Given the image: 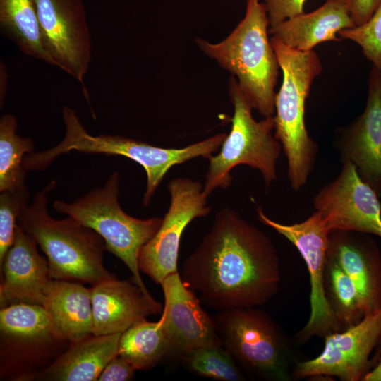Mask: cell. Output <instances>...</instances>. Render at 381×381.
Segmentation results:
<instances>
[{"mask_svg":"<svg viewBox=\"0 0 381 381\" xmlns=\"http://www.w3.org/2000/svg\"><path fill=\"white\" fill-rule=\"evenodd\" d=\"M279 265L270 237L234 209L223 207L180 275L202 304L222 311L267 303L279 290Z\"/></svg>","mask_w":381,"mask_h":381,"instance_id":"cell-1","label":"cell"},{"mask_svg":"<svg viewBox=\"0 0 381 381\" xmlns=\"http://www.w3.org/2000/svg\"><path fill=\"white\" fill-rule=\"evenodd\" d=\"M65 135L56 146L25 155L23 165L28 171H42L60 155L72 150L84 153L121 155L140 164L147 175L143 205L147 207L168 171L199 157L207 159L221 147L227 133L216 134L182 148H164L120 135L90 134L75 111L67 106L62 109Z\"/></svg>","mask_w":381,"mask_h":381,"instance_id":"cell-2","label":"cell"},{"mask_svg":"<svg viewBox=\"0 0 381 381\" xmlns=\"http://www.w3.org/2000/svg\"><path fill=\"white\" fill-rule=\"evenodd\" d=\"M267 14L259 0H247L245 16L224 40H195L200 50L235 77L253 109L264 117L275 112L279 64L269 39Z\"/></svg>","mask_w":381,"mask_h":381,"instance_id":"cell-3","label":"cell"},{"mask_svg":"<svg viewBox=\"0 0 381 381\" xmlns=\"http://www.w3.org/2000/svg\"><path fill=\"white\" fill-rule=\"evenodd\" d=\"M270 43L283 75L282 84L275 97L274 135L286 156L290 186L294 191H298L314 169L318 153V146L306 126L305 103L311 85L322 67L313 49H294L274 35Z\"/></svg>","mask_w":381,"mask_h":381,"instance_id":"cell-4","label":"cell"},{"mask_svg":"<svg viewBox=\"0 0 381 381\" xmlns=\"http://www.w3.org/2000/svg\"><path fill=\"white\" fill-rule=\"evenodd\" d=\"M55 186L53 180L37 191L18 219L47 256L52 279L93 285L115 277L104 266L106 247L98 234L70 216L55 219L49 215L47 195Z\"/></svg>","mask_w":381,"mask_h":381,"instance_id":"cell-5","label":"cell"},{"mask_svg":"<svg viewBox=\"0 0 381 381\" xmlns=\"http://www.w3.org/2000/svg\"><path fill=\"white\" fill-rule=\"evenodd\" d=\"M119 175L113 172L105 184L90 190L73 202L60 200L54 209L94 230L104 240L106 250L128 267L133 282L147 291L140 275L138 256L143 246L157 233L162 218L138 219L125 212L119 203Z\"/></svg>","mask_w":381,"mask_h":381,"instance_id":"cell-6","label":"cell"},{"mask_svg":"<svg viewBox=\"0 0 381 381\" xmlns=\"http://www.w3.org/2000/svg\"><path fill=\"white\" fill-rule=\"evenodd\" d=\"M230 99L234 106L230 133L217 155L210 156L203 192L207 197L217 188L227 189L232 183L231 170L238 165H248L261 174L269 187L277 178V164L282 146L274 137V117L256 121L252 107L232 76L229 80Z\"/></svg>","mask_w":381,"mask_h":381,"instance_id":"cell-7","label":"cell"},{"mask_svg":"<svg viewBox=\"0 0 381 381\" xmlns=\"http://www.w3.org/2000/svg\"><path fill=\"white\" fill-rule=\"evenodd\" d=\"M212 318L222 346L246 372L266 380L292 379L290 341L270 315L258 307L236 308Z\"/></svg>","mask_w":381,"mask_h":381,"instance_id":"cell-8","label":"cell"},{"mask_svg":"<svg viewBox=\"0 0 381 381\" xmlns=\"http://www.w3.org/2000/svg\"><path fill=\"white\" fill-rule=\"evenodd\" d=\"M258 219L289 240L303 258L309 273L310 313L306 325L296 334L295 340L305 344L313 337L325 336L344 329L327 301L325 274L329 233L320 212L315 210L304 221L284 224L268 217L258 207Z\"/></svg>","mask_w":381,"mask_h":381,"instance_id":"cell-9","label":"cell"},{"mask_svg":"<svg viewBox=\"0 0 381 381\" xmlns=\"http://www.w3.org/2000/svg\"><path fill=\"white\" fill-rule=\"evenodd\" d=\"M170 205L155 236L141 248L140 270L156 284L178 272V258L182 234L195 218L211 211L203 185L190 178L177 177L168 184Z\"/></svg>","mask_w":381,"mask_h":381,"instance_id":"cell-10","label":"cell"},{"mask_svg":"<svg viewBox=\"0 0 381 381\" xmlns=\"http://www.w3.org/2000/svg\"><path fill=\"white\" fill-rule=\"evenodd\" d=\"M381 334V308L357 324L324 337L317 357L296 361L292 379L337 377L341 381H363L373 367L370 356Z\"/></svg>","mask_w":381,"mask_h":381,"instance_id":"cell-11","label":"cell"},{"mask_svg":"<svg viewBox=\"0 0 381 381\" xmlns=\"http://www.w3.org/2000/svg\"><path fill=\"white\" fill-rule=\"evenodd\" d=\"M43 46L51 64L83 85L92 55L83 0H35Z\"/></svg>","mask_w":381,"mask_h":381,"instance_id":"cell-12","label":"cell"},{"mask_svg":"<svg viewBox=\"0 0 381 381\" xmlns=\"http://www.w3.org/2000/svg\"><path fill=\"white\" fill-rule=\"evenodd\" d=\"M339 175L315 195L313 207L329 231L343 230L381 238V204L375 191L349 161Z\"/></svg>","mask_w":381,"mask_h":381,"instance_id":"cell-13","label":"cell"},{"mask_svg":"<svg viewBox=\"0 0 381 381\" xmlns=\"http://www.w3.org/2000/svg\"><path fill=\"white\" fill-rule=\"evenodd\" d=\"M160 284L164 306L159 322L168 341L169 356L180 358L198 348L222 346L212 317L202 308L200 299L186 286L179 272Z\"/></svg>","mask_w":381,"mask_h":381,"instance_id":"cell-14","label":"cell"},{"mask_svg":"<svg viewBox=\"0 0 381 381\" xmlns=\"http://www.w3.org/2000/svg\"><path fill=\"white\" fill-rule=\"evenodd\" d=\"M363 112L339 132L336 147L360 177L381 197V72L372 65Z\"/></svg>","mask_w":381,"mask_h":381,"instance_id":"cell-15","label":"cell"},{"mask_svg":"<svg viewBox=\"0 0 381 381\" xmlns=\"http://www.w3.org/2000/svg\"><path fill=\"white\" fill-rule=\"evenodd\" d=\"M327 259L351 279L365 315L381 308V257L368 234L334 230L329 233Z\"/></svg>","mask_w":381,"mask_h":381,"instance_id":"cell-16","label":"cell"},{"mask_svg":"<svg viewBox=\"0 0 381 381\" xmlns=\"http://www.w3.org/2000/svg\"><path fill=\"white\" fill-rule=\"evenodd\" d=\"M93 335L122 334L163 308L134 282L108 279L90 288Z\"/></svg>","mask_w":381,"mask_h":381,"instance_id":"cell-17","label":"cell"},{"mask_svg":"<svg viewBox=\"0 0 381 381\" xmlns=\"http://www.w3.org/2000/svg\"><path fill=\"white\" fill-rule=\"evenodd\" d=\"M36 241L18 224L12 246L1 266V306L28 303L42 305L52 281L47 260L37 248Z\"/></svg>","mask_w":381,"mask_h":381,"instance_id":"cell-18","label":"cell"},{"mask_svg":"<svg viewBox=\"0 0 381 381\" xmlns=\"http://www.w3.org/2000/svg\"><path fill=\"white\" fill-rule=\"evenodd\" d=\"M355 26L347 0H327L313 12L303 13L270 28L269 33L294 49L307 52L326 41H340L339 32Z\"/></svg>","mask_w":381,"mask_h":381,"instance_id":"cell-19","label":"cell"},{"mask_svg":"<svg viewBox=\"0 0 381 381\" xmlns=\"http://www.w3.org/2000/svg\"><path fill=\"white\" fill-rule=\"evenodd\" d=\"M42 306L50 316L54 338L73 343L93 335L90 289L52 279Z\"/></svg>","mask_w":381,"mask_h":381,"instance_id":"cell-20","label":"cell"},{"mask_svg":"<svg viewBox=\"0 0 381 381\" xmlns=\"http://www.w3.org/2000/svg\"><path fill=\"white\" fill-rule=\"evenodd\" d=\"M121 334L95 336L71 343L69 349L44 373L48 380H97L108 363L118 355Z\"/></svg>","mask_w":381,"mask_h":381,"instance_id":"cell-21","label":"cell"},{"mask_svg":"<svg viewBox=\"0 0 381 381\" xmlns=\"http://www.w3.org/2000/svg\"><path fill=\"white\" fill-rule=\"evenodd\" d=\"M0 28L23 53L52 65L43 46L35 0H0Z\"/></svg>","mask_w":381,"mask_h":381,"instance_id":"cell-22","label":"cell"},{"mask_svg":"<svg viewBox=\"0 0 381 381\" xmlns=\"http://www.w3.org/2000/svg\"><path fill=\"white\" fill-rule=\"evenodd\" d=\"M118 355L126 359L135 370H147L169 356L166 335L158 321L143 320L121 334Z\"/></svg>","mask_w":381,"mask_h":381,"instance_id":"cell-23","label":"cell"},{"mask_svg":"<svg viewBox=\"0 0 381 381\" xmlns=\"http://www.w3.org/2000/svg\"><path fill=\"white\" fill-rule=\"evenodd\" d=\"M17 119L11 114L0 119V192L25 186L26 170L23 160L32 152L35 144L30 137L23 138L16 133Z\"/></svg>","mask_w":381,"mask_h":381,"instance_id":"cell-24","label":"cell"},{"mask_svg":"<svg viewBox=\"0 0 381 381\" xmlns=\"http://www.w3.org/2000/svg\"><path fill=\"white\" fill-rule=\"evenodd\" d=\"M0 329L4 334L21 339L54 337L50 316L40 304L18 303L3 307Z\"/></svg>","mask_w":381,"mask_h":381,"instance_id":"cell-25","label":"cell"},{"mask_svg":"<svg viewBox=\"0 0 381 381\" xmlns=\"http://www.w3.org/2000/svg\"><path fill=\"white\" fill-rule=\"evenodd\" d=\"M325 289L330 307L344 329L359 322L365 316L358 292L347 274L327 259Z\"/></svg>","mask_w":381,"mask_h":381,"instance_id":"cell-26","label":"cell"},{"mask_svg":"<svg viewBox=\"0 0 381 381\" xmlns=\"http://www.w3.org/2000/svg\"><path fill=\"white\" fill-rule=\"evenodd\" d=\"M195 375L221 381H242L245 377L233 357L223 346H205L179 358Z\"/></svg>","mask_w":381,"mask_h":381,"instance_id":"cell-27","label":"cell"},{"mask_svg":"<svg viewBox=\"0 0 381 381\" xmlns=\"http://www.w3.org/2000/svg\"><path fill=\"white\" fill-rule=\"evenodd\" d=\"M29 192L26 186L1 192L0 195V265L12 246L18 219L21 210L28 205Z\"/></svg>","mask_w":381,"mask_h":381,"instance_id":"cell-28","label":"cell"},{"mask_svg":"<svg viewBox=\"0 0 381 381\" xmlns=\"http://www.w3.org/2000/svg\"><path fill=\"white\" fill-rule=\"evenodd\" d=\"M338 36L358 44L365 58L381 72V2L365 23L342 30Z\"/></svg>","mask_w":381,"mask_h":381,"instance_id":"cell-29","label":"cell"},{"mask_svg":"<svg viewBox=\"0 0 381 381\" xmlns=\"http://www.w3.org/2000/svg\"><path fill=\"white\" fill-rule=\"evenodd\" d=\"M306 0H264L270 28L303 13Z\"/></svg>","mask_w":381,"mask_h":381,"instance_id":"cell-30","label":"cell"},{"mask_svg":"<svg viewBox=\"0 0 381 381\" xmlns=\"http://www.w3.org/2000/svg\"><path fill=\"white\" fill-rule=\"evenodd\" d=\"M135 368L123 357L117 355L106 365L99 375V381H127L134 377Z\"/></svg>","mask_w":381,"mask_h":381,"instance_id":"cell-31","label":"cell"},{"mask_svg":"<svg viewBox=\"0 0 381 381\" xmlns=\"http://www.w3.org/2000/svg\"><path fill=\"white\" fill-rule=\"evenodd\" d=\"M351 16L356 26L365 23L373 16L381 0H347Z\"/></svg>","mask_w":381,"mask_h":381,"instance_id":"cell-32","label":"cell"},{"mask_svg":"<svg viewBox=\"0 0 381 381\" xmlns=\"http://www.w3.org/2000/svg\"><path fill=\"white\" fill-rule=\"evenodd\" d=\"M375 350V356L372 358L373 367L363 381H381V334Z\"/></svg>","mask_w":381,"mask_h":381,"instance_id":"cell-33","label":"cell"}]
</instances>
